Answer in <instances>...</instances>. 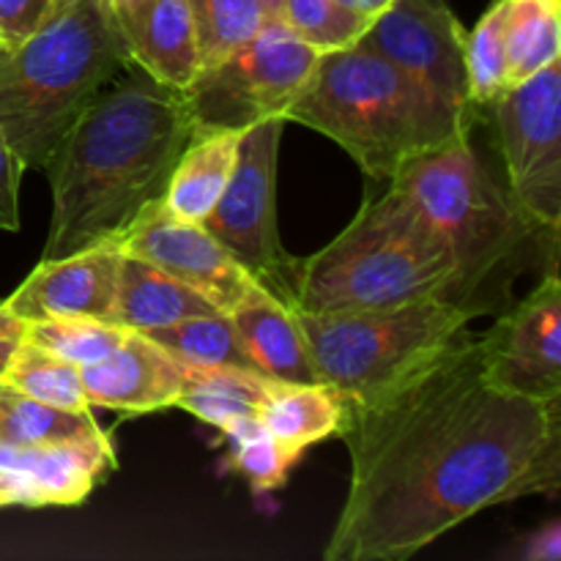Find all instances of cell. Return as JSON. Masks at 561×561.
<instances>
[{
  "mask_svg": "<svg viewBox=\"0 0 561 561\" xmlns=\"http://www.w3.org/2000/svg\"><path fill=\"white\" fill-rule=\"evenodd\" d=\"M351 485L327 561H403L463 520L561 485V400L493 387L458 334L389 392L345 398Z\"/></svg>",
  "mask_w": 561,
  "mask_h": 561,
  "instance_id": "1",
  "label": "cell"
},
{
  "mask_svg": "<svg viewBox=\"0 0 561 561\" xmlns=\"http://www.w3.org/2000/svg\"><path fill=\"white\" fill-rule=\"evenodd\" d=\"M195 135L181 88L129 64L96 93L44 164L53 219L42 261L107 244L164 197Z\"/></svg>",
  "mask_w": 561,
  "mask_h": 561,
  "instance_id": "2",
  "label": "cell"
},
{
  "mask_svg": "<svg viewBox=\"0 0 561 561\" xmlns=\"http://www.w3.org/2000/svg\"><path fill=\"white\" fill-rule=\"evenodd\" d=\"M129 64L113 0H60L42 31L0 53V129L25 170H44L82 110Z\"/></svg>",
  "mask_w": 561,
  "mask_h": 561,
  "instance_id": "3",
  "label": "cell"
},
{
  "mask_svg": "<svg viewBox=\"0 0 561 561\" xmlns=\"http://www.w3.org/2000/svg\"><path fill=\"white\" fill-rule=\"evenodd\" d=\"M283 118L332 137L376 181H392L411 159L471 135L362 42L318 55Z\"/></svg>",
  "mask_w": 561,
  "mask_h": 561,
  "instance_id": "4",
  "label": "cell"
},
{
  "mask_svg": "<svg viewBox=\"0 0 561 561\" xmlns=\"http://www.w3.org/2000/svg\"><path fill=\"white\" fill-rule=\"evenodd\" d=\"M392 181L453 255L455 285L447 301L463 307L471 318L502 312L510 305V283L520 272L526 244L542 228L493 181L471 135L411 159Z\"/></svg>",
  "mask_w": 561,
  "mask_h": 561,
  "instance_id": "5",
  "label": "cell"
},
{
  "mask_svg": "<svg viewBox=\"0 0 561 561\" xmlns=\"http://www.w3.org/2000/svg\"><path fill=\"white\" fill-rule=\"evenodd\" d=\"M362 203L348 228L316 255L296 261V312L387 310L447 294L455 261L394 181Z\"/></svg>",
  "mask_w": 561,
  "mask_h": 561,
  "instance_id": "6",
  "label": "cell"
},
{
  "mask_svg": "<svg viewBox=\"0 0 561 561\" xmlns=\"http://www.w3.org/2000/svg\"><path fill=\"white\" fill-rule=\"evenodd\" d=\"M312 365L327 387L365 403L389 392L466 332L463 307L431 296L387 310L296 312Z\"/></svg>",
  "mask_w": 561,
  "mask_h": 561,
  "instance_id": "7",
  "label": "cell"
},
{
  "mask_svg": "<svg viewBox=\"0 0 561 561\" xmlns=\"http://www.w3.org/2000/svg\"><path fill=\"white\" fill-rule=\"evenodd\" d=\"M318 55L283 20H266L255 36L203 66L184 88L195 135L247 131L261 121L283 118Z\"/></svg>",
  "mask_w": 561,
  "mask_h": 561,
  "instance_id": "8",
  "label": "cell"
},
{
  "mask_svg": "<svg viewBox=\"0 0 561 561\" xmlns=\"http://www.w3.org/2000/svg\"><path fill=\"white\" fill-rule=\"evenodd\" d=\"M285 124V118H268L241 135L233 175L203 228L252 283L296 312V257L288 255L277 228V162Z\"/></svg>",
  "mask_w": 561,
  "mask_h": 561,
  "instance_id": "9",
  "label": "cell"
},
{
  "mask_svg": "<svg viewBox=\"0 0 561 561\" xmlns=\"http://www.w3.org/2000/svg\"><path fill=\"white\" fill-rule=\"evenodd\" d=\"M515 206L548 233L561 225V60L510 85L491 104Z\"/></svg>",
  "mask_w": 561,
  "mask_h": 561,
  "instance_id": "10",
  "label": "cell"
},
{
  "mask_svg": "<svg viewBox=\"0 0 561 561\" xmlns=\"http://www.w3.org/2000/svg\"><path fill=\"white\" fill-rule=\"evenodd\" d=\"M466 36L447 0H392L359 42L471 129L477 110L466 82Z\"/></svg>",
  "mask_w": 561,
  "mask_h": 561,
  "instance_id": "11",
  "label": "cell"
},
{
  "mask_svg": "<svg viewBox=\"0 0 561 561\" xmlns=\"http://www.w3.org/2000/svg\"><path fill=\"white\" fill-rule=\"evenodd\" d=\"M493 387L531 400H561V285L557 268L526 299L507 305L480 337Z\"/></svg>",
  "mask_w": 561,
  "mask_h": 561,
  "instance_id": "12",
  "label": "cell"
},
{
  "mask_svg": "<svg viewBox=\"0 0 561 561\" xmlns=\"http://www.w3.org/2000/svg\"><path fill=\"white\" fill-rule=\"evenodd\" d=\"M126 255L153 263L179 283L206 296L219 312L228 316L252 288V279L225 247L203 228L168 211L162 201L153 203L121 239Z\"/></svg>",
  "mask_w": 561,
  "mask_h": 561,
  "instance_id": "13",
  "label": "cell"
},
{
  "mask_svg": "<svg viewBox=\"0 0 561 561\" xmlns=\"http://www.w3.org/2000/svg\"><path fill=\"white\" fill-rule=\"evenodd\" d=\"M121 255L124 250L118 241H107L75 255L42 261L25 283L3 299V307L25 323L75 316L110 321Z\"/></svg>",
  "mask_w": 561,
  "mask_h": 561,
  "instance_id": "14",
  "label": "cell"
},
{
  "mask_svg": "<svg viewBox=\"0 0 561 561\" xmlns=\"http://www.w3.org/2000/svg\"><path fill=\"white\" fill-rule=\"evenodd\" d=\"M80 373L91 409L124 414L175 409L184 389V362L142 332H126L113 354L96 365L80 367Z\"/></svg>",
  "mask_w": 561,
  "mask_h": 561,
  "instance_id": "15",
  "label": "cell"
},
{
  "mask_svg": "<svg viewBox=\"0 0 561 561\" xmlns=\"http://www.w3.org/2000/svg\"><path fill=\"white\" fill-rule=\"evenodd\" d=\"M113 469L115 447L107 436L38 447L0 442V471L14 477L22 507L82 504Z\"/></svg>",
  "mask_w": 561,
  "mask_h": 561,
  "instance_id": "16",
  "label": "cell"
},
{
  "mask_svg": "<svg viewBox=\"0 0 561 561\" xmlns=\"http://www.w3.org/2000/svg\"><path fill=\"white\" fill-rule=\"evenodd\" d=\"M131 60L153 80L184 91L201 71L190 0H113Z\"/></svg>",
  "mask_w": 561,
  "mask_h": 561,
  "instance_id": "17",
  "label": "cell"
},
{
  "mask_svg": "<svg viewBox=\"0 0 561 561\" xmlns=\"http://www.w3.org/2000/svg\"><path fill=\"white\" fill-rule=\"evenodd\" d=\"M228 316L257 373L285 383H321L299 318L268 290L252 285Z\"/></svg>",
  "mask_w": 561,
  "mask_h": 561,
  "instance_id": "18",
  "label": "cell"
},
{
  "mask_svg": "<svg viewBox=\"0 0 561 561\" xmlns=\"http://www.w3.org/2000/svg\"><path fill=\"white\" fill-rule=\"evenodd\" d=\"M214 312H219L217 307L190 285L179 283L142 257L126 255V252L121 255L113 316H110V321L118 323L121 329L151 332V329L173 327L186 318L214 316Z\"/></svg>",
  "mask_w": 561,
  "mask_h": 561,
  "instance_id": "19",
  "label": "cell"
},
{
  "mask_svg": "<svg viewBox=\"0 0 561 561\" xmlns=\"http://www.w3.org/2000/svg\"><path fill=\"white\" fill-rule=\"evenodd\" d=\"M244 131H206L192 135L175 162L162 203L186 222H201L217 208L233 175Z\"/></svg>",
  "mask_w": 561,
  "mask_h": 561,
  "instance_id": "20",
  "label": "cell"
},
{
  "mask_svg": "<svg viewBox=\"0 0 561 561\" xmlns=\"http://www.w3.org/2000/svg\"><path fill=\"white\" fill-rule=\"evenodd\" d=\"M343 411L345 398L327 383L277 381L257 411V420L274 442L283 444L294 458H301L312 444L337 436Z\"/></svg>",
  "mask_w": 561,
  "mask_h": 561,
  "instance_id": "21",
  "label": "cell"
},
{
  "mask_svg": "<svg viewBox=\"0 0 561 561\" xmlns=\"http://www.w3.org/2000/svg\"><path fill=\"white\" fill-rule=\"evenodd\" d=\"M274 387V378L255 370L184 365V389L175 409H184L186 414L225 431L230 422L257 414Z\"/></svg>",
  "mask_w": 561,
  "mask_h": 561,
  "instance_id": "22",
  "label": "cell"
},
{
  "mask_svg": "<svg viewBox=\"0 0 561 561\" xmlns=\"http://www.w3.org/2000/svg\"><path fill=\"white\" fill-rule=\"evenodd\" d=\"M504 49L510 85L561 60V0H507Z\"/></svg>",
  "mask_w": 561,
  "mask_h": 561,
  "instance_id": "23",
  "label": "cell"
},
{
  "mask_svg": "<svg viewBox=\"0 0 561 561\" xmlns=\"http://www.w3.org/2000/svg\"><path fill=\"white\" fill-rule=\"evenodd\" d=\"M104 436L91 409H58L5 387L0 398V442L16 447L71 444Z\"/></svg>",
  "mask_w": 561,
  "mask_h": 561,
  "instance_id": "24",
  "label": "cell"
},
{
  "mask_svg": "<svg viewBox=\"0 0 561 561\" xmlns=\"http://www.w3.org/2000/svg\"><path fill=\"white\" fill-rule=\"evenodd\" d=\"M148 340L162 345L168 354L181 359L184 365L201 367H241V370H255L233 321L225 312L214 316H195L173 327L151 329L142 332ZM257 373V370H255ZM263 376V373H261Z\"/></svg>",
  "mask_w": 561,
  "mask_h": 561,
  "instance_id": "25",
  "label": "cell"
},
{
  "mask_svg": "<svg viewBox=\"0 0 561 561\" xmlns=\"http://www.w3.org/2000/svg\"><path fill=\"white\" fill-rule=\"evenodd\" d=\"M5 387L58 409H91L82 389L80 367L49 354L42 345L22 340L3 376Z\"/></svg>",
  "mask_w": 561,
  "mask_h": 561,
  "instance_id": "26",
  "label": "cell"
},
{
  "mask_svg": "<svg viewBox=\"0 0 561 561\" xmlns=\"http://www.w3.org/2000/svg\"><path fill=\"white\" fill-rule=\"evenodd\" d=\"M31 343L42 345L49 354L71 362L77 367H88L113 354L126 337V329L118 323L102 321V318H47V321H31L25 329Z\"/></svg>",
  "mask_w": 561,
  "mask_h": 561,
  "instance_id": "27",
  "label": "cell"
},
{
  "mask_svg": "<svg viewBox=\"0 0 561 561\" xmlns=\"http://www.w3.org/2000/svg\"><path fill=\"white\" fill-rule=\"evenodd\" d=\"M504 11L507 0H496L466 36V82L474 110L491 107L510 88L507 49H504Z\"/></svg>",
  "mask_w": 561,
  "mask_h": 561,
  "instance_id": "28",
  "label": "cell"
},
{
  "mask_svg": "<svg viewBox=\"0 0 561 561\" xmlns=\"http://www.w3.org/2000/svg\"><path fill=\"white\" fill-rule=\"evenodd\" d=\"M201 69L255 36L268 20L257 0H190Z\"/></svg>",
  "mask_w": 561,
  "mask_h": 561,
  "instance_id": "29",
  "label": "cell"
},
{
  "mask_svg": "<svg viewBox=\"0 0 561 561\" xmlns=\"http://www.w3.org/2000/svg\"><path fill=\"white\" fill-rule=\"evenodd\" d=\"M222 433L230 444V463L255 491H277L285 485L299 458L268 436L257 414L230 422Z\"/></svg>",
  "mask_w": 561,
  "mask_h": 561,
  "instance_id": "30",
  "label": "cell"
},
{
  "mask_svg": "<svg viewBox=\"0 0 561 561\" xmlns=\"http://www.w3.org/2000/svg\"><path fill=\"white\" fill-rule=\"evenodd\" d=\"M283 22L318 53L351 47L370 25L367 16L343 9L337 0H283Z\"/></svg>",
  "mask_w": 561,
  "mask_h": 561,
  "instance_id": "31",
  "label": "cell"
},
{
  "mask_svg": "<svg viewBox=\"0 0 561 561\" xmlns=\"http://www.w3.org/2000/svg\"><path fill=\"white\" fill-rule=\"evenodd\" d=\"M60 0H0V44L3 49L20 47L22 42L42 31Z\"/></svg>",
  "mask_w": 561,
  "mask_h": 561,
  "instance_id": "32",
  "label": "cell"
},
{
  "mask_svg": "<svg viewBox=\"0 0 561 561\" xmlns=\"http://www.w3.org/2000/svg\"><path fill=\"white\" fill-rule=\"evenodd\" d=\"M25 164L20 162L11 142L0 129V230L16 233L20 230V184Z\"/></svg>",
  "mask_w": 561,
  "mask_h": 561,
  "instance_id": "33",
  "label": "cell"
},
{
  "mask_svg": "<svg viewBox=\"0 0 561 561\" xmlns=\"http://www.w3.org/2000/svg\"><path fill=\"white\" fill-rule=\"evenodd\" d=\"M25 329L27 323L22 318H16L14 312H9L0 305V381H3L5 370H9V362L14 356V351L25 340Z\"/></svg>",
  "mask_w": 561,
  "mask_h": 561,
  "instance_id": "34",
  "label": "cell"
},
{
  "mask_svg": "<svg viewBox=\"0 0 561 561\" xmlns=\"http://www.w3.org/2000/svg\"><path fill=\"white\" fill-rule=\"evenodd\" d=\"M561 557V526L551 524L531 540L529 559L535 561H557Z\"/></svg>",
  "mask_w": 561,
  "mask_h": 561,
  "instance_id": "35",
  "label": "cell"
},
{
  "mask_svg": "<svg viewBox=\"0 0 561 561\" xmlns=\"http://www.w3.org/2000/svg\"><path fill=\"white\" fill-rule=\"evenodd\" d=\"M337 3L343 5V9L356 11V14H362V16H367V20H373V16L381 14V11L387 9V5L392 3V0H337Z\"/></svg>",
  "mask_w": 561,
  "mask_h": 561,
  "instance_id": "36",
  "label": "cell"
},
{
  "mask_svg": "<svg viewBox=\"0 0 561 561\" xmlns=\"http://www.w3.org/2000/svg\"><path fill=\"white\" fill-rule=\"evenodd\" d=\"M268 20H283V0H257Z\"/></svg>",
  "mask_w": 561,
  "mask_h": 561,
  "instance_id": "37",
  "label": "cell"
},
{
  "mask_svg": "<svg viewBox=\"0 0 561 561\" xmlns=\"http://www.w3.org/2000/svg\"><path fill=\"white\" fill-rule=\"evenodd\" d=\"M0 507H9V499H5V496H0Z\"/></svg>",
  "mask_w": 561,
  "mask_h": 561,
  "instance_id": "38",
  "label": "cell"
},
{
  "mask_svg": "<svg viewBox=\"0 0 561 561\" xmlns=\"http://www.w3.org/2000/svg\"><path fill=\"white\" fill-rule=\"evenodd\" d=\"M3 389H5V383H3V381H0V398H3Z\"/></svg>",
  "mask_w": 561,
  "mask_h": 561,
  "instance_id": "39",
  "label": "cell"
},
{
  "mask_svg": "<svg viewBox=\"0 0 561 561\" xmlns=\"http://www.w3.org/2000/svg\"><path fill=\"white\" fill-rule=\"evenodd\" d=\"M0 53H5V49H3V44H0Z\"/></svg>",
  "mask_w": 561,
  "mask_h": 561,
  "instance_id": "40",
  "label": "cell"
},
{
  "mask_svg": "<svg viewBox=\"0 0 561 561\" xmlns=\"http://www.w3.org/2000/svg\"><path fill=\"white\" fill-rule=\"evenodd\" d=\"M0 305H3V299H0Z\"/></svg>",
  "mask_w": 561,
  "mask_h": 561,
  "instance_id": "41",
  "label": "cell"
}]
</instances>
